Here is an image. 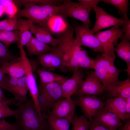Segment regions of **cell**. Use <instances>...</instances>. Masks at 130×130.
Listing matches in <instances>:
<instances>
[{
	"label": "cell",
	"instance_id": "obj_28",
	"mask_svg": "<svg viewBox=\"0 0 130 130\" xmlns=\"http://www.w3.org/2000/svg\"><path fill=\"white\" fill-rule=\"evenodd\" d=\"M101 1L111 5L118 9L120 13L124 15V20L128 18L127 13L128 11L129 1L128 0H103Z\"/></svg>",
	"mask_w": 130,
	"mask_h": 130
},
{
	"label": "cell",
	"instance_id": "obj_20",
	"mask_svg": "<svg viewBox=\"0 0 130 130\" xmlns=\"http://www.w3.org/2000/svg\"><path fill=\"white\" fill-rule=\"evenodd\" d=\"M43 115L47 120L50 130H69L72 119L59 118L48 113Z\"/></svg>",
	"mask_w": 130,
	"mask_h": 130
},
{
	"label": "cell",
	"instance_id": "obj_24",
	"mask_svg": "<svg viewBox=\"0 0 130 130\" xmlns=\"http://www.w3.org/2000/svg\"><path fill=\"white\" fill-rule=\"evenodd\" d=\"M36 71L40 77L41 84H42L56 82L61 84L68 79L63 76L42 69H37Z\"/></svg>",
	"mask_w": 130,
	"mask_h": 130
},
{
	"label": "cell",
	"instance_id": "obj_10",
	"mask_svg": "<svg viewBox=\"0 0 130 130\" xmlns=\"http://www.w3.org/2000/svg\"><path fill=\"white\" fill-rule=\"evenodd\" d=\"M77 105L76 101L68 97L55 104L51 111L48 113L58 117L72 119Z\"/></svg>",
	"mask_w": 130,
	"mask_h": 130
},
{
	"label": "cell",
	"instance_id": "obj_39",
	"mask_svg": "<svg viewBox=\"0 0 130 130\" xmlns=\"http://www.w3.org/2000/svg\"><path fill=\"white\" fill-rule=\"evenodd\" d=\"M0 130H15L12 124L4 119H0Z\"/></svg>",
	"mask_w": 130,
	"mask_h": 130
},
{
	"label": "cell",
	"instance_id": "obj_2",
	"mask_svg": "<svg viewBox=\"0 0 130 130\" xmlns=\"http://www.w3.org/2000/svg\"><path fill=\"white\" fill-rule=\"evenodd\" d=\"M68 3L69 0H67L63 4L56 6L38 4L33 0H18L17 3H22L24 7L18 10L16 15L18 17L26 18L33 23H38L43 27L50 19L65 7Z\"/></svg>",
	"mask_w": 130,
	"mask_h": 130
},
{
	"label": "cell",
	"instance_id": "obj_3",
	"mask_svg": "<svg viewBox=\"0 0 130 130\" xmlns=\"http://www.w3.org/2000/svg\"><path fill=\"white\" fill-rule=\"evenodd\" d=\"M76 35L75 42L77 46H84L93 51L104 53V47L90 28L84 24H75L73 28Z\"/></svg>",
	"mask_w": 130,
	"mask_h": 130
},
{
	"label": "cell",
	"instance_id": "obj_18",
	"mask_svg": "<svg viewBox=\"0 0 130 130\" xmlns=\"http://www.w3.org/2000/svg\"><path fill=\"white\" fill-rule=\"evenodd\" d=\"M30 31L39 40L55 48L59 43V39L53 37L50 33L46 28L39 25L32 24Z\"/></svg>",
	"mask_w": 130,
	"mask_h": 130
},
{
	"label": "cell",
	"instance_id": "obj_12",
	"mask_svg": "<svg viewBox=\"0 0 130 130\" xmlns=\"http://www.w3.org/2000/svg\"><path fill=\"white\" fill-rule=\"evenodd\" d=\"M38 59L42 69L51 71L57 69L63 71L65 64L62 58L55 53L50 52L38 55Z\"/></svg>",
	"mask_w": 130,
	"mask_h": 130
},
{
	"label": "cell",
	"instance_id": "obj_46",
	"mask_svg": "<svg viewBox=\"0 0 130 130\" xmlns=\"http://www.w3.org/2000/svg\"><path fill=\"white\" fill-rule=\"evenodd\" d=\"M126 71L128 75L130 76V66L127 68V69L125 70Z\"/></svg>",
	"mask_w": 130,
	"mask_h": 130
},
{
	"label": "cell",
	"instance_id": "obj_40",
	"mask_svg": "<svg viewBox=\"0 0 130 130\" xmlns=\"http://www.w3.org/2000/svg\"><path fill=\"white\" fill-rule=\"evenodd\" d=\"M27 82L28 78L26 75L19 78V80L18 84L16 88L12 91L11 93L19 89L26 87H27Z\"/></svg>",
	"mask_w": 130,
	"mask_h": 130
},
{
	"label": "cell",
	"instance_id": "obj_25",
	"mask_svg": "<svg viewBox=\"0 0 130 130\" xmlns=\"http://www.w3.org/2000/svg\"><path fill=\"white\" fill-rule=\"evenodd\" d=\"M121 39L114 49L119 57L126 62L127 68L130 66V42L126 39Z\"/></svg>",
	"mask_w": 130,
	"mask_h": 130
},
{
	"label": "cell",
	"instance_id": "obj_9",
	"mask_svg": "<svg viewBox=\"0 0 130 130\" xmlns=\"http://www.w3.org/2000/svg\"><path fill=\"white\" fill-rule=\"evenodd\" d=\"M102 84L95 74L92 72L84 80L76 94L78 96L96 95L104 91Z\"/></svg>",
	"mask_w": 130,
	"mask_h": 130
},
{
	"label": "cell",
	"instance_id": "obj_36",
	"mask_svg": "<svg viewBox=\"0 0 130 130\" xmlns=\"http://www.w3.org/2000/svg\"><path fill=\"white\" fill-rule=\"evenodd\" d=\"M89 122L90 130H123L119 128L117 129H113L95 121L92 118Z\"/></svg>",
	"mask_w": 130,
	"mask_h": 130
},
{
	"label": "cell",
	"instance_id": "obj_34",
	"mask_svg": "<svg viewBox=\"0 0 130 130\" xmlns=\"http://www.w3.org/2000/svg\"><path fill=\"white\" fill-rule=\"evenodd\" d=\"M28 90L27 87H26L19 89L12 93L18 102L21 103H24L28 100L27 96Z\"/></svg>",
	"mask_w": 130,
	"mask_h": 130
},
{
	"label": "cell",
	"instance_id": "obj_5",
	"mask_svg": "<svg viewBox=\"0 0 130 130\" xmlns=\"http://www.w3.org/2000/svg\"><path fill=\"white\" fill-rule=\"evenodd\" d=\"M92 8L80 1L74 2L69 0L68 5L62 10L57 15L62 17H71L78 19L90 27L91 23L90 15Z\"/></svg>",
	"mask_w": 130,
	"mask_h": 130
},
{
	"label": "cell",
	"instance_id": "obj_15",
	"mask_svg": "<svg viewBox=\"0 0 130 130\" xmlns=\"http://www.w3.org/2000/svg\"><path fill=\"white\" fill-rule=\"evenodd\" d=\"M105 102L104 109L118 117L121 120H126V102L120 97L109 98Z\"/></svg>",
	"mask_w": 130,
	"mask_h": 130
},
{
	"label": "cell",
	"instance_id": "obj_8",
	"mask_svg": "<svg viewBox=\"0 0 130 130\" xmlns=\"http://www.w3.org/2000/svg\"><path fill=\"white\" fill-rule=\"evenodd\" d=\"M77 105L81 109L84 116L90 120L99 110L104 107L105 102L96 95L78 96Z\"/></svg>",
	"mask_w": 130,
	"mask_h": 130
},
{
	"label": "cell",
	"instance_id": "obj_21",
	"mask_svg": "<svg viewBox=\"0 0 130 130\" xmlns=\"http://www.w3.org/2000/svg\"><path fill=\"white\" fill-rule=\"evenodd\" d=\"M25 46L30 54L37 56L50 51L54 48L39 40L32 36Z\"/></svg>",
	"mask_w": 130,
	"mask_h": 130
},
{
	"label": "cell",
	"instance_id": "obj_16",
	"mask_svg": "<svg viewBox=\"0 0 130 130\" xmlns=\"http://www.w3.org/2000/svg\"><path fill=\"white\" fill-rule=\"evenodd\" d=\"M95 65L94 72L101 82L104 91L111 90V88L103 54L97 56L94 58Z\"/></svg>",
	"mask_w": 130,
	"mask_h": 130
},
{
	"label": "cell",
	"instance_id": "obj_45",
	"mask_svg": "<svg viewBox=\"0 0 130 130\" xmlns=\"http://www.w3.org/2000/svg\"><path fill=\"white\" fill-rule=\"evenodd\" d=\"M5 75L0 69V84L3 79Z\"/></svg>",
	"mask_w": 130,
	"mask_h": 130
},
{
	"label": "cell",
	"instance_id": "obj_31",
	"mask_svg": "<svg viewBox=\"0 0 130 130\" xmlns=\"http://www.w3.org/2000/svg\"><path fill=\"white\" fill-rule=\"evenodd\" d=\"M19 78L6 76V75L0 84V86L8 92H12L17 86Z\"/></svg>",
	"mask_w": 130,
	"mask_h": 130
},
{
	"label": "cell",
	"instance_id": "obj_17",
	"mask_svg": "<svg viewBox=\"0 0 130 130\" xmlns=\"http://www.w3.org/2000/svg\"><path fill=\"white\" fill-rule=\"evenodd\" d=\"M0 69L10 77L19 78L25 75L23 64L20 57L11 61L4 63Z\"/></svg>",
	"mask_w": 130,
	"mask_h": 130
},
{
	"label": "cell",
	"instance_id": "obj_26",
	"mask_svg": "<svg viewBox=\"0 0 130 130\" xmlns=\"http://www.w3.org/2000/svg\"><path fill=\"white\" fill-rule=\"evenodd\" d=\"M20 41V32L19 30L9 32H0V42L6 46Z\"/></svg>",
	"mask_w": 130,
	"mask_h": 130
},
{
	"label": "cell",
	"instance_id": "obj_33",
	"mask_svg": "<svg viewBox=\"0 0 130 130\" xmlns=\"http://www.w3.org/2000/svg\"><path fill=\"white\" fill-rule=\"evenodd\" d=\"M0 4L4 6L5 13L8 16V17H12L16 15L18 10L13 0H0Z\"/></svg>",
	"mask_w": 130,
	"mask_h": 130
},
{
	"label": "cell",
	"instance_id": "obj_19",
	"mask_svg": "<svg viewBox=\"0 0 130 130\" xmlns=\"http://www.w3.org/2000/svg\"><path fill=\"white\" fill-rule=\"evenodd\" d=\"M17 23L20 36L19 46L23 47L28 42L32 36L30 30L33 23L30 20L23 19L18 17Z\"/></svg>",
	"mask_w": 130,
	"mask_h": 130
},
{
	"label": "cell",
	"instance_id": "obj_23",
	"mask_svg": "<svg viewBox=\"0 0 130 130\" xmlns=\"http://www.w3.org/2000/svg\"><path fill=\"white\" fill-rule=\"evenodd\" d=\"M109 98L120 97L124 99L130 97V79L121 81L111 90L109 91Z\"/></svg>",
	"mask_w": 130,
	"mask_h": 130
},
{
	"label": "cell",
	"instance_id": "obj_1",
	"mask_svg": "<svg viewBox=\"0 0 130 130\" xmlns=\"http://www.w3.org/2000/svg\"><path fill=\"white\" fill-rule=\"evenodd\" d=\"M18 107L15 121L12 123L15 130H50L46 119L38 111L32 99L20 103Z\"/></svg>",
	"mask_w": 130,
	"mask_h": 130
},
{
	"label": "cell",
	"instance_id": "obj_35",
	"mask_svg": "<svg viewBox=\"0 0 130 130\" xmlns=\"http://www.w3.org/2000/svg\"><path fill=\"white\" fill-rule=\"evenodd\" d=\"M17 111V109L12 110L8 105L0 103V119L9 117H15Z\"/></svg>",
	"mask_w": 130,
	"mask_h": 130
},
{
	"label": "cell",
	"instance_id": "obj_29",
	"mask_svg": "<svg viewBox=\"0 0 130 130\" xmlns=\"http://www.w3.org/2000/svg\"><path fill=\"white\" fill-rule=\"evenodd\" d=\"M71 124V130H90L89 122L84 116L75 117L74 116Z\"/></svg>",
	"mask_w": 130,
	"mask_h": 130
},
{
	"label": "cell",
	"instance_id": "obj_27",
	"mask_svg": "<svg viewBox=\"0 0 130 130\" xmlns=\"http://www.w3.org/2000/svg\"><path fill=\"white\" fill-rule=\"evenodd\" d=\"M18 16L16 15L0 21V32H9L18 30Z\"/></svg>",
	"mask_w": 130,
	"mask_h": 130
},
{
	"label": "cell",
	"instance_id": "obj_44",
	"mask_svg": "<svg viewBox=\"0 0 130 130\" xmlns=\"http://www.w3.org/2000/svg\"><path fill=\"white\" fill-rule=\"evenodd\" d=\"M5 13V10L4 6L0 4V17Z\"/></svg>",
	"mask_w": 130,
	"mask_h": 130
},
{
	"label": "cell",
	"instance_id": "obj_6",
	"mask_svg": "<svg viewBox=\"0 0 130 130\" xmlns=\"http://www.w3.org/2000/svg\"><path fill=\"white\" fill-rule=\"evenodd\" d=\"M20 57L24 65L25 75L28 78L27 86L35 106L39 110V108L38 100L39 93L38 86L34 75L32 65L27 57L23 47L20 46Z\"/></svg>",
	"mask_w": 130,
	"mask_h": 130
},
{
	"label": "cell",
	"instance_id": "obj_38",
	"mask_svg": "<svg viewBox=\"0 0 130 130\" xmlns=\"http://www.w3.org/2000/svg\"><path fill=\"white\" fill-rule=\"evenodd\" d=\"M124 20V22L121 26L123 28V30L124 33L120 39H125L130 41V20L128 18Z\"/></svg>",
	"mask_w": 130,
	"mask_h": 130
},
{
	"label": "cell",
	"instance_id": "obj_4",
	"mask_svg": "<svg viewBox=\"0 0 130 130\" xmlns=\"http://www.w3.org/2000/svg\"><path fill=\"white\" fill-rule=\"evenodd\" d=\"M123 32L119 27L113 26L106 31H98L94 34L104 47L103 54L105 57L115 59L114 47L117 44L118 40L122 37Z\"/></svg>",
	"mask_w": 130,
	"mask_h": 130
},
{
	"label": "cell",
	"instance_id": "obj_14",
	"mask_svg": "<svg viewBox=\"0 0 130 130\" xmlns=\"http://www.w3.org/2000/svg\"><path fill=\"white\" fill-rule=\"evenodd\" d=\"M39 90L48 99L53 105L64 99L61 84L57 83L42 84L38 86Z\"/></svg>",
	"mask_w": 130,
	"mask_h": 130
},
{
	"label": "cell",
	"instance_id": "obj_43",
	"mask_svg": "<svg viewBox=\"0 0 130 130\" xmlns=\"http://www.w3.org/2000/svg\"><path fill=\"white\" fill-rule=\"evenodd\" d=\"M123 129V130H130V119L126 122Z\"/></svg>",
	"mask_w": 130,
	"mask_h": 130
},
{
	"label": "cell",
	"instance_id": "obj_32",
	"mask_svg": "<svg viewBox=\"0 0 130 130\" xmlns=\"http://www.w3.org/2000/svg\"><path fill=\"white\" fill-rule=\"evenodd\" d=\"M17 58L10 52L8 47L0 42V68L4 63L11 61Z\"/></svg>",
	"mask_w": 130,
	"mask_h": 130
},
{
	"label": "cell",
	"instance_id": "obj_30",
	"mask_svg": "<svg viewBox=\"0 0 130 130\" xmlns=\"http://www.w3.org/2000/svg\"><path fill=\"white\" fill-rule=\"evenodd\" d=\"M38 100L40 112L42 114L49 112L53 105L47 97L39 90Z\"/></svg>",
	"mask_w": 130,
	"mask_h": 130
},
{
	"label": "cell",
	"instance_id": "obj_37",
	"mask_svg": "<svg viewBox=\"0 0 130 130\" xmlns=\"http://www.w3.org/2000/svg\"><path fill=\"white\" fill-rule=\"evenodd\" d=\"M0 103L8 105L17 106L18 102L15 98H6L2 88L0 86Z\"/></svg>",
	"mask_w": 130,
	"mask_h": 130
},
{
	"label": "cell",
	"instance_id": "obj_42",
	"mask_svg": "<svg viewBox=\"0 0 130 130\" xmlns=\"http://www.w3.org/2000/svg\"><path fill=\"white\" fill-rule=\"evenodd\" d=\"M126 102V119H130V97L124 99Z\"/></svg>",
	"mask_w": 130,
	"mask_h": 130
},
{
	"label": "cell",
	"instance_id": "obj_41",
	"mask_svg": "<svg viewBox=\"0 0 130 130\" xmlns=\"http://www.w3.org/2000/svg\"><path fill=\"white\" fill-rule=\"evenodd\" d=\"M78 1L85 3L93 9L97 7L99 3L101 1V0H78Z\"/></svg>",
	"mask_w": 130,
	"mask_h": 130
},
{
	"label": "cell",
	"instance_id": "obj_47",
	"mask_svg": "<svg viewBox=\"0 0 130 130\" xmlns=\"http://www.w3.org/2000/svg\"><path fill=\"white\" fill-rule=\"evenodd\" d=\"M45 130V129H39V130Z\"/></svg>",
	"mask_w": 130,
	"mask_h": 130
},
{
	"label": "cell",
	"instance_id": "obj_7",
	"mask_svg": "<svg viewBox=\"0 0 130 130\" xmlns=\"http://www.w3.org/2000/svg\"><path fill=\"white\" fill-rule=\"evenodd\" d=\"M96 14V21L91 29L94 34L100 30L110 26L119 27L124 24V19L118 18L108 13L103 8L97 6L93 9Z\"/></svg>",
	"mask_w": 130,
	"mask_h": 130
},
{
	"label": "cell",
	"instance_id": "obj_22",
	"mask_svg": "<svg viewBox=\"0 0 130 130\" xmlns=\"http://www.w3.org/2000/svg\"><path fill=\"white\" fill-rule=\"evenodd\" d=\"M105 58L111 91L121 82L119 79L118 77L121 71L115 66L114 64L115 59L105 57Z\"/></svg>",
	"mask_w": 130,
	"mask_h": 130
},
{
	"label": "cell",
	"instance_id": "obj_13",
	"mask_svg": "<svg viewBox=\"0 0 130 130\" xmlns=\"http://www.w3.org/2000/svg\"><path fill=\"white\" fill-rule=\"evenodd\" d=\"M92 118L96 122L113 129H117L124 124L117 115L104 107L98 111Z\"/></svg>",
	"mask_w": 130,
	"mask_h": 130
},
{
	"label": "cell",
	"instance_id": "obj_11",
	"mask_svg": "<svg viewBox=\"0 0 130 130\" xmlns=\"http://www.w3.org/2000/svg\"><path fill=\"white\" fill-rule=\"evenodd\" d=\"M84 74L80 68L73 72L71 77L64 81L61 86L64 98L76 94L84 81Z\"/></svg>",
	"mask_w": 130,
	"mask_h": 130
}]
</instances>
